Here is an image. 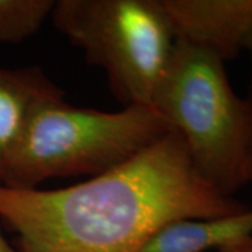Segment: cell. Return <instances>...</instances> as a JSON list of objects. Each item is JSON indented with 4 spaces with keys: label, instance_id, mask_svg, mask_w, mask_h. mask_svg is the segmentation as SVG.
I'll return each mask as SVG.
<instances>
[{
    "label": "cell",
    "instance_id": "cell-5",
    "mask_svg": "<svg viewBox=\"0 0 252 252\" xmlns=\"http://www.w3.org/2000/svg\"><path fill=\"white\" fill-rule=\"evenodd\" d=\"M175 39L223 62L244 51L252 28V0H160Z\"/></svg>",
    "mask_w": 252,
    "mask_h": 252
},
{
    "label": "cell",
    "instance_id": "cell-7",
    "mask_svg": "<svg viewBox=\"0 0 252 252\" xmlns=\"http://www.w3.org/2000/svg\"><path fill=\"white\" fill-rule=\"evenodd\" d=\"M252 237V207L210 219H184L154 233L140 252H205Z\"/></svg>",
    "mask_w": 252,
    "mask_h": 252
},
{
    "label": "cell",
    "instance_id": "cell-3",
    "mask_svg": "<svg viewBox=\"0 0 252 252\" xmlns=\"http://www.w3.org/2000/svg\"><path fill=\"white\" fill-rule=\"evenodd\" d=\"M178 132L195 168L225 196L244 177V102L216 55L175 39L153 105Z\"/></svg>",
    "mask_w": 252,
    "mask_h": 252
},
{
    "label": "cell",
    "instance_id": "cell-11",
    "mask_svg": "<svg viewBox=\"0 0 252 252\" xmlns=\"http://www.w3.org/2000/svg\"><path fill=\"white\" fill-rule=\"evenodd\" d=\"M0 252H20L16 250L11 244L3 237V234L0 233Z\"/></svg>",
    "mask_w": 252,
    "mask_h": 252
},
{
    "label": "cell",
    "instance_id": "cell-12",
    "mask_svg": "<svg viewBox=\"0 0 252 252\" xmlns=\"http://www.w3.org/2000/svg\"><path fill=\"white\" fill-rule=\"evenodd\" d=\"M244 51H245V52H248V55L251 56V59H252V28H251V31H250V34H248V36H247V39H245Z\"/></svg>",
    "mask_w": 252,
    "mask_h": 252
},
{
    "label": "cell",
    "instance_id": "cell-4",
    "mask_svg": "<svg viewBox=\"0 0 252 252\" xmlns=\"http://www.w3.org/2000/svg\"><path fill=\"white\" fill-rule=\"evenodd\" d=\"M55 28L104 69L114 97L127 105H153L175 36L160 0H59Z\"/></svg>",
    "mask_w": 252,
    "mask_h": 252
},
{
    "label": "cell",
    "instance_id": "cell-6",
    "mask_svg": "<svg viewBox=\"0 0 252 252\" xmlns=\"http://www.w3.org/2000/svg\"><path fill=\"white\" fill-rule=\"evenodd\" d=\"M63 91L39 67H0V184L13 147L17 143L31 109Z\"/></svg>",
    "mask_w": 252,
    "mask_h": 252
},
{
    "label": "cell",
    "instance_id": "cell-8",
    "mask_svg": "<svg viewBox=\"0 0 252 252\" xmlns=\"http://www.w3.org/2000/svg\"><path fill=\"white\" fill-rule=\"evenodd\" d=\"M54 0H0V42L18 44L41 28Z\"/></svg>",
    "mask_w": 252,
    "mask_h": 252
},
{
    "label": "cell",
    "instance_id": "cell-10",
    "mask_svg": "<svg viewBox=\"0 0 252 252\" xmlns=\"http://www.w3.org/2000/svg\"><path fill=\"white\" fill-rule=\"evenodd\" d=\"M219 252H252V237H248L243 241L233 244L224 247L221 250H219Z\"/></svg>",
    "mask_w": 252,
    "mask_h": 252
},
{
    "label": "cell",
    "instance_id": "cell-2",
    "mask_svg": "<svg viewBox=\"0 0 252 252\" xmlns=\"http://www.w3.org/2000/svg\"><path fill=\"white\" fill-rule=\"evenodd\" d=\"M171 127L149 105L117 112L49 98L31 109L10 153L1 184L34 189L44 181L109 171L161 139Z\"/></svg>",
    "mask_w": 252,
    "mask_h": 252
},
{
    "label": "cell",
    "instance_id": "cell-1",
    "mask_svg": "<svg viewBox=\"0 0 252 252\" xmlns=\"http://www.w3.org/2000/svg\"><path fill=\"white\" fill-rule=\"evenodd\" d=\"M195 168L178 132L91 180L61 189L0 185V219L20 252H140L164 225L240 213Z\"/></svg>",
    "mask_w": 252,
    "mask_h": 252
},
{
    "label": "cell",
    "instance_id": "cell-9",
    "mask_svg": "<svg viewBox=\"0 0 252 252\" xmlns=\"http://www.w3.org/2000/svg\"><path fill=\"white\" fill-rule=\"evenodd\" d=\"M244 102V177L245 182H252V77L243 97Z\"/></svg>",
    "mask_w": 252,
    "mask_h": 252
}]
</instances>
